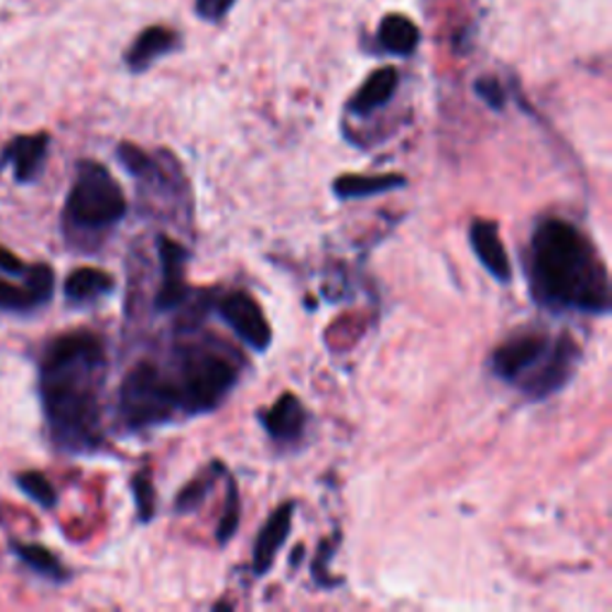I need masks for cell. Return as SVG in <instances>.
<instances>
[{
    "mask_svg": "<svg viewBox=\"0 0 612 612\" xmlns=\"http://www.w3.org/2000/svg\"><path fill=\"white\" fill-rule=\"evenodd\" d=\"M108 357L94 330L53 338L39 361V397L53 448L69 457L103 450V387Z\"/></svg>",
    "mask_w": 612,
    "mask_h": 612,
    "instance_id": "obj_1",
    "label": "cell"
},
{
    "mask_svg": "<svg viewBox=\"0 0 612 612\" xmlns=\"http://www.w3.org/2000/svg\"><path fill=\"white\" fill-rule=\"evenodd\" d=\"M526 273L534 297L555 312L610 314V275L595 244L575 222L540 218L528 240Z\"/></svg>",
    "mask_w": 612,
    "mask_h": 612,
    "instance_id": "obj_2",
    "label": "cell"
},
{
    "mask_svg": "<svg viewBox=\"0 0 612 612\" xmlns=\"http://www.w3.org/2000/svg\"><path fill=\"white\" fill-rule=\"evenodd\" d=\"M579 359V345L567 332L550 336L546 330H522L495 347L489 367L495 379L540 402L575 379Z\"/></svg>",
    "mask_w": 612,
    "mask_h": 612,
    "instance_id": "obj_3",
    "label": "cell"
},
{
    "mask_svg": "<svg viewBox=\"0 0 612 612\" xmlns=\"http://www.w3.org/2000/svg\"><path fill=\"white\" fill-rule=\"evenodd\" d=\"M171 379L179 416H201L216 412L234 391L242 375V359L228 347L211 342L179 345L163 367Z\"/></svg>",
    "mask_w": 612,
    "mask_h": 612,
    "instance_id": "obj_4",
    "label": "cell"
},
{
    "mask_svg": "<svg viewBox=\"0 0 612 612\" xmlns=\"http://www.w3.org/2000/svg\"><path fill=\"white\" fill-rule=\"evenodd\" d=\"M124 216H128V199L113 173L99 161H79L63 208L65 240L85 252V247H91L106 232L118 228Z\"/></svg>",
    "mask_w": 612,
    "mask_h": 612,
    "instance_id": "obj_5",
    "label": "cell"
},
{
    "mask_svg": "<svg viewBox=\"0 0 612 612\" xmlns=\"http://www.w3.org/2000/svg\"><path fill=\"white\" fill-rule=\"evenodd\" d=\"M118 416L128 430H146L177 419V402L163 364L139 361L120 383Z\"/></svg>",
    "mask_w": 612,
    "mask_h": 612,
    "instance_id": "obj_6",
    "label": "cell"
},
{
    "mask_svg": "<svg viewBox=\"0 0 612 612\" xmlns=\"http://www.w3.org/2000/svg\"><path fill=\"white\" fill-rule=\"evenodd\" d=\"M216 314L249 350L266 352L273 342L269 318L263 316L259 302L242 289H230L216 302Z\"/></svg>",
    "mask_w": 612,
    "mask_h": 612,
    "instance_id": "obj_7",
    "label": "cell"
},
{
    "mask_svg": "<svg viewBox=\"0 0 612 612\" xmlns=\"http://www.w3.org/2000/svg\"><path fill=\"white\" fill-rule=\"evenodd\" d=\"M156 249L161 259V287L156 297H153V306H156V312L165 314L177 309L189 297V287L185 281L189 252L177 240L168 238V234H159Z\"/></svg>",
    "mask_w": 612,
    "mask_h": 612,
    "instance_id": "obj_8",
    "label": "cell"
},
{
    "mask_svg": "<svg viewBox=\"0 0 612 612\" xmlns=\"http://www.w3.org/2000/svg\"><path fill=\"white\" fill-rule=\"evenodd\" d=\"M51 149V134H20L10 139L3 153H0V171L10 168L18 185H34L44 175Z\"/></svg>",
    "mask_w": 612,
    "mask_h": 612,
    "instance_id": "obj_9",
    "label": "cell"
},
{
    "mask_svg": "<svg viewBox=\"0 0 612 612\" xmlns=\"http://www.w3.org/2000/svg\"><path fill=\"white\" fill-rule=\"evenodd\" d=\"M295 510H297L295 500H287V503L277 505L271 517L266 520V524L261 526L252 550V572L256 577H266L273 569L277 553H281V548L287 540L292 520H295Z\"/></svg>",
    "mask_w": 612,
    "mask_h": 612,
    "instance_id": "obj_10",
    "label": "cell"
},
{
    "mask_svg": "<svg viewBox=\"0 0 612 612\" xmlns=\"http://www.w3.org/2000/svg\"><path fill=\"white\" fill-rule=\"evenodd\" d=\"M469 242H471V249H474L477 259L481 261V266L493 277V281L503 283V285L512 283V263H510L503 240H500L498 222L485 220V218L471 220Z\"/></svg>",
    "mask_w": 612,
    "mask_h": 612,
    "instance_id": "obj_11",
    "label": "cell"
},
{
    "mask_svg": "<svg viewBox=\"0 0 612 612\" xmlns=\"http://www.w3.org/2000/svg\"><path fill=\"white\" fill-rule=\"evenodd\" d=\"M179 46H183V39H179V34L171 30V26H146V30L132 41L128 53H124V65H128L130 73L142 75L153 63H159L165 55L179 51Z\"/></svg>",
    "mask_w": 612,
    "mask_h": 612,
    "instance_id": "obj_12",
    "label": "cell"
},
{
    "mask_svg": "<svg viewBox=\"0 0 612 612\" xmlns=\"http://www.w3.org/2000/svg\"><path fill=\"white\" fill-rule=\"evenodd\" d=\"M261 426L275 442H295L304 436L306 409L295 393H285L266 412H261Z\"/></svg>",
    "mask_w": 612,
    "mask_h": 612,
    "instance_id": "obj_13",
    "label": "cell"
},
{
    "mask_svg": "<svg viewBox=\"0 0 612 612\" xmlns=\"http://www.w3.org/2000/svg\"><path fill=\"white\" fill-rule=\"evenodd\" d=\"M397 87H400L397 67H391V65L379 67L375 73H371L367 77L364 85L357 89L350 103H347V110L359 118H367V116L375 113V110H381L383 106L391 103L393 96L397 94Z\"/></svg>",
    "mask_w": 612,
    "mask_h": 612,
    "instance_id": "obj_14",
    "label": "cell"
},
{
    "mask_svg": "<svg viewBox=\"0 0 612 612\" xmlns=\"http://www.w3.org/2000/svg\"><path fill=\"white\" fill-rule=\"evenodd\" d=\"M65 302L73 306H91L96 302H101L110 297L116 292V277L91 266L75 269L65 277Z\"/></svg>",
    "mask_w": 612,
    "mask_h": 612,
    "instance_id": "obj_15",
    "label": "cell"
},
{
    "mask_svg": "<svg viewBox=\"0 0 612 612\" xmlns=\"http://www.w3.org/2000/svg\"><path fill=\"white\" fill-rule=\"evenodd\" d=\"M10 550L15 558L41 579L51 583H67L73 572L61 562L58 555L41 544H24V540H10Z\"/></svg>",
    "mask_w": 612,
    "mask_h": 612,
    "instance_id": "obj_16",
    "label": "cell"
},
{
    "mask_svg": "<svg viewBox=\"0 0 612 612\" xmlns=\"http://www.w3.org/2000/svg\"><path fill=\"white\" fill-rule=\"evenodd\" d=\"M405 185L407 179L402 175H340L336 183H332V192H336L338 199L352 201L379 197V194L393 192Z\"/></svg>",
    "mask_w": 612,
    "mask_h": 612,
    "instance_id": "obj_17",
    "label": "cell"
},
{
    "mask_svg": "<svg viewBox=\"0 0 612 612\" xmlns=\"http://www.w3.org/2000/svg\"><path fill=\"white\" fill-rule=\"evenodd\" d=\"M375 39H379V46L385 53L407 58V55H414V51L419 48L422 32L405 15H385L379 24V36Z\"/></svg>",
    "mask_w": 612,
    "mask_h": 612,
    "instance_id": "obj_18",
    "label": "cell"
},
{
    "mask_svg": "<svg viewBox=\"0 0 612 612\" xmlns=\"http://www.w3.org/2000/svg\"><path fill=\"white\" fill-rule=\"evenodd\" d=\"M15 483H18V489L39 507L53 510L55 505H58V493H55L53 483L48 481L46 474H41V471H20V474L15 477Z\"/></svg>",
    "mask_w": 612,
    "mask_h": 612,
    "instance_id": "obj_19",
    "label": "cell"
},
{
    "mask_svg": "<svg viewBox=\"0 0 612 612\" xmlns=\"http://www.w3.org/2000/svg\"><path fill=\"white\" fill-rule=\"evenodd\" d=\"M226 467H222L220 462H214V467L206 471V474L197 477V479H192L183 491H179L177 495V503H175V512L177 514H187V512H194L197 510L204 500H206V493L214 489V483H216V474L218 471H222Z\"/></svg>",
    "mask_w": 612,
    "mask_h": 612,
    "instance_id": "obj_20",
    "label": "cell"
},
{
    "mask_svg": "<svg viewBox=\"0 0 612 612\" xmlns=\"http://www.w3.org/2000/svg\"><path fill=\"white\" fill-rule=\"evenodd\" d=\"M240 514H242V503H240V489L238 481L228 477V495H226V507H222V517L216 528V540L218 546H228L234 538L240 528Z\"/></svg>",
    "mask_w": 612,
    "mask_h": 612,
    "instance_id": "obj_21",
    "label": "cell"
},
{
    "mask_svg": "<svg viewBox=\"0 0 612 612\" xmlns=\"http://www.w3.org/2000/svg\"><path fill=\"white\" fill-rule=\"evenodd\" d=\"M41 299L34 295V289L30 285L15 287L8 281H0V312L6 314H30L41 309Z\"/></svg>",
    "mask_w": 612,
    "mask_h": 612,
    "instance_id": "obj_22",
    "label": "cell"
},
{
    "mask_svg": "<svg viewBox=\"0 0 612 612\" xmlns=\"http://www.w3.org/2000/svg\"><path fill=\"white\" fill-rule=\"evenodd\" d=\"M132 493H134V507H136L139 522L149 524L153 517H156V489H153L149 471H139V474L132 477Z\"/></svg>",
    "mask_w": 612,
    "mask_h": 612,
    "instance_id": "obj_23",
    "label": "cell"
},
{
    "mask_svg": "<svg viewBox=\"0 0 612 612\" xmlns=\"http://www.w3.org/2000/svg\"><path fill=\"white\" fill-rule=\"evenodd\" d=\"M116 156L120 161V165L128 171L132 177L146 179L153 171H156V163L149 156L144 149H139L136 144L130 142H120L116 149Z\"/></svg>",
    "mask_w": 612,
    "mask_h": 612,
    "instance_id": "obj_24",
    "label": "cell"
},
{
    "mask_svg": "<svg viewBox=\"0 0 612 612\" xmlns=\"http://www.w3.org/2000/svg\"><path fill=\"white\" fill-rule=\"evenodd\" d=\"M474 94L479 96V99L489 106L491 110H505L507 106V94L503 89V85L495 77H479L474 81Z\"/></svg>",
    "mask_w": 612,
    "mask_h": 612,
    "instance_id": "obj_25",
    "label": "cell"
},
{
    "mask_svg": "<svg viewBox=\"0 0 612 612\" xmlns=\"http://www.w3.org/2000/svg\"><path fill=\"white\" fill-rule=\"evenodd\" d=\"M338 544H340V536H336V540H332V544H321V548H318V558L314 560V565H312V572H314V579H316V583L318 587H324V589H330V587H338L340 581H336V579H330L328 575V562L332 560V550L338 548Z\"/></svg>",
    "mask_w": 612,
    "mask_h": 612,
    "instance_id": "obj_26",
    "label": "cell"
},
{
    "mask_svg": "<svg viewBox=\"0 0 612 612\" xmlns=\"http://www.w3.org/2000/svg\"><path fill=\"white\" fill-rule=\"evenodd\" d=\"M238 0H194V12L204 22H220L228 18Z\"/></svg>",
    "mask_w": 612,
    "mask_h": 612,
    "instance_id": "obj_27",
    "label": "cell"
},
{
    "mask_svg": "<svg viewBox=\"0 0 612 612\" xmlns=\"http://www.w3.org/2000/svg\"><path fill=\"white\" fill-rule=\"evenodd\" d=\"M0 271L8 273V275H15V277H24L26 266L18 254H12L8 247L0 244Z\"/></svg>",
    "mask_w": 612,
    "mask_h": 612,
    "instance_id": "obj_28",
    "label": "cell"
}]
</instances>
